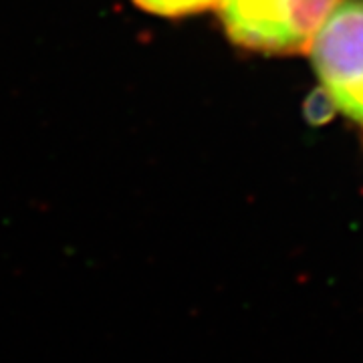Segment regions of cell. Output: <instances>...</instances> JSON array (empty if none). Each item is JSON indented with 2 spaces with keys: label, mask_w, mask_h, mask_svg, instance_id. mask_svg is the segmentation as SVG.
<instances>
[{
  "label": "cell",
  "mask_w": 363,
  "mask_h": 363,
  "mask_svg": "<svg viewBox=\"0 0 363 363\" xmlns=\"http://www.w3.org/2000/svg\"><path fill=\"white\" fill-rule=\"evenodd\" d=\"M331 104L363 128V0H341L311 47Z\"/></svg>",
  "instance_id": "7a4b0ae2"
},
{
  "label": "cell",
  "mask_w": 363,
  "mask_h": 363,
  "mask_svg": "<svg viewBox=\"0 0 363 363\" xmlns=\"http://www.w3.org/2000/svg\"><path fill=\"white\" fill-rule=\"evenodd\" d=\"M341 0H220V18L234 45L267 55L311 51Z\"/></svg>",
  "instance_id": "6da1fadb"
},
{
  "label": "cell",
  "mask_w": 363,
  "mask_h": 363,
  "mask_svg": "<svg viewBox=\"0 0 363 363\" xmlns=\"http://www.w3.org/2000/svg\"><path fill=\"white\" fill-rule=\"evenodd\" d=\"M133 4L150 14L180 18L214 9L220 4V0H133Z\"/></svg>",
  "instance_id": "3957f363"
}]
</instances>
